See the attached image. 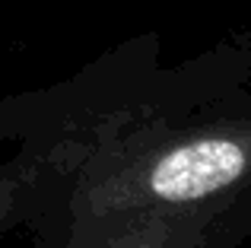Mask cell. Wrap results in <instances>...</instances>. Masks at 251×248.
<instances>
[{
    "label": "cell",
    "mask_w": 251,
    "mask_h": 248,
    "mask_svg": "<svg viewBox=\"0 0 251 248\" xmlns=\"http://www.w3.org/2000/svg\"><path fill=\"white\" fill-rule=\"evenodd\" d=\"M64 191V162L61 156L38 147H25L0 166V236L19 223H35L48 229L54 220Z\"/></svg>",
    "instance_id": "3957f363"
},
{
    "label": "cell",
    "mask_w": 251,
    "mask_h": 248,
    "mask_svg": "<svg viewBox=\"0 0 251 248\" xmlns=\"http://www.w3.org/2000/svg\"><path fill=\"white\" fill-rule=\"evenodd\" d=\"M64 191L38 248L108 220L143 210L191 207L251 185V112L201 121L105 124L57 153Z\"/></svg>",
    "instance_id": "6da1fadb"
},
{
    "label": "cell",
    "mask_w": 251,
    "mask_h": 248,
    "mask_svg": "<svg viewBox=\"0 0 251 248\" xmlns=\"http://www.w3.org/2000/svg\"><path fill=\"white\" fill-rule=\"evenodd\" d=\"M251 236V185L191 207L143 210L64 239L61 248H239Z\"/></svg>",
    "instance_id": "7a4b0ae2"
}]
</instances>
